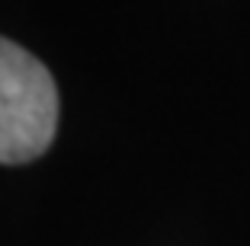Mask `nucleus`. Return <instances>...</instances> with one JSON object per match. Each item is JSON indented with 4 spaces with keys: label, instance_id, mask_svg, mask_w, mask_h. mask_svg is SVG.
Instances as JSON below:
<instances>
[{
    "label": "nucleus",
    "instance_id": "f257e3e1",
    "mask_svg": "<svg viewBox=\"0 0 250 246\" xmlns=\"http://www.w3.org/2000/svg\"><path fill=\"white\" fill-rule=\"evenodd\" d=\"M58 128V87L36 55L0 36V163L42 157Z\"/></svg>",
    "mask_w": 250,
    "mask_h": 246
}]
</instances>
